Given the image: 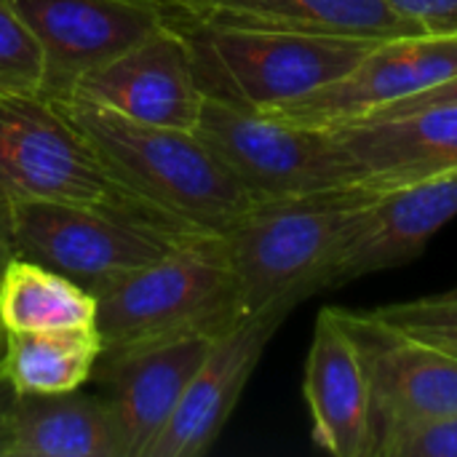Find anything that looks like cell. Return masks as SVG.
I'll use <instances>...</instances> for the list:
<instances>
[{
    "label": "cell",
    "mask_w": 457,
    "mask_h": 457,
    "mask_svg": "<svg viewBox=\"0 0 457 457\" xmlns=\"http://www.w3.org/2000/svg\"><path fill=\"white\" fill-rule=\"evenodd\" d=\"M372 313L386 324L402 329L404 335L423 340L457 359V287L450 292L383 305Z\"/></svg>",
    "instance_id": "obj_21"
},
{
    "label": "cell",
    "mask_w": 457,
    "mask_h": 457,
    "mask_svg": "<svg viewBox=\"0 0 457 457\" xmlns=\"http://www.w3.org/2000/svg\"><path fill=\"white\" fill-rule=\"evenodd\" d=\"M372 457H457V412L388 428L375 442Z\"/></svg>",
    "instance_id": "obj_23"
},
{
    "label": "cell",
    "mask_w": 457,
    "mask_h": 457,
    "mask_svg": "<svg viewBox=\"0 0 457 457\" xmlns=\"http://www.w3.org/2000/svg\"><path fill=\"white\" fill-rule=\"evenodd\" d=\"M43 54V96L64 99L78 80L171 21L145 0H13Z\"/></svg>",
    "instance_id": "obj_8"
},
{
    "label": "cell",
    "mask_w": 457,
    "mask_h": 457,
    "mask_svg": "<svg viewBox=\"0 0 457 457\" xmlns=\"http://www.w3.org/2000/svg\"><path fill=\"white\" fill-rule=\"evenodd\" d=\"M19 257L13 244V222H11V204L0 195V276L8 268V262Z\"/></svg>",
    "instance_id": "obj_26"
},
{
    "label": "cell",
    "mask_w": 457,
    "mask_h": 457,
    "mask_svg": "<svg viewBox=\"0 0 457 457\" xmlns=\"http://www.w3.org/2000/svg\"><path fill=\"white\" fill-rule=\"evenodd\" d=\"M3 353H5V329L0 327V378H3Z\"/></svg>",
    "instance_id": "obj_29"
},
{
    "label": "cell",
    "mask_w": 457,
    "mask_h": 457,
    "mask_svg": "<svg viewBox=\"0 0 457 457\" xmlns=\"http://www.w3.org/2000/svg\"><path fill=\"white\" fill-rule=\"evenodd\" d=\"M447 104H455L457 107V75L420 91V94H412L407 99H399L367 118H386V115H404V112H412V110H423V107H447ZM361 120V118H359Z\"/></svg>",
    "instance_id": "obj_25"
},
{
    "label": "cell",
    "mask_w": 457,
    "mask_h": 457,
    "mask_svg": "<svg viewBox=\"0 0 457 457\" xmlns=\"http://www.w3.org/2000/svg\"><path fill=\"white\" fill-rule=\"evenodd\" d=\"M0 94H43V54L13 0H0Z\"/></svg>",
    "instance_id": "obj_22"
},
{
    "label": "cell",
    "mask_w": 457,
    "mask_h": 457,
    "mask_svg": "<svg viewBox=\"0 0 457 457\" xmlns=\"http://www.w3.org/2000/svg\"><path fill=\"white\" fill-rule=\"evenodd\" d=\"M420 32H457V0H388Z\"/></svg>",
    "instance_id": "obj_24"
},
{
    "label": "cell",
    "mask_w": 457,
    "mask_h": 457,
    "mask_svg": "<svg viewBox=\"0 0 457 457\" xmlns=\"http://www.w3.org/2000/svg\"><path fill=\"white\" fill-rule=\"evenodd\" d=\"M99 356L96 327L5 332L3 378L13 394H70L91 380Z\"/></svg>",
    "instance_id": "obj_20"
},
{
    "label": "cell",
    "mask_w": 457,
    "mask_h": 457,
    "mask_svg": "<svg viewBox=\"0 0 457 457\" xmlns=\"http://www.w3.org/2000/svg\"><path fill=\"white\" fill-rule=\"evenodd\" d=\"M174 24L187 37L204 94L257 112L276 110L340 80L378 43L182 19H174Z\"/></svg>",
    "instance_id": "obj_4"
},
{
    "label": "cell",
    "mask_w": 457,
    "mask_h": 457,
    "mask_svg": "<svg viewBox=\"0 0 457 457\" xmlns=\"http://www.w3.org/2000/svg\"><path fill=\"white\" fill-rule=\"evenodd\" d=\"M0 195L8 204L51 201L150 212L112 179L91 142L43 94H0Z\"/></svg>",
    "instance_id": "obj_6"
},
{
    "label": "cell",
    "mask_w": 457,
    "mask_h": 457,
    "mask_svg": "<svg viewBox=\"0 0 457 457\" xmlns=\"http://www.w3.org/2000/svg\"><path fill=\"white\" fill-rule=\"evenodd\" d=\"M195 134L260 201L356 185L329 129L206 96Z\"/></svg>",
    "instance_id": "obj_7"
},
{
    "label": "cell",
    "mask_w": 457,
    "mask_h": 457,
    "mask_svg": "<svg viewBox=\"0 0 457 457\" xmlns=\"http://www.w3.org/2000/svg\"><path fill=\"white\" fill-rule=\"evenodd\" d=\"M364 364L372 404V450L394 426L457 412V359L386 324L372 311L337 308Z\"/></svg>",
    "instance_id": "obj_11"
},
{
    "label": "cell",
    "mask_w": 457,
    "mask_h": 457,
    "mask_svg": "<svg viewBox=\"0 0 457 457\" xmlns=\"http://www.w3.org/2000/svg\"><path fill=\"white\" fill-rule=\"evenodd\" d=\"M11 402H13V388L8 386L5 378H0V434H3V420H5V412H8Z\"/></svg>",
    "instance_id": "obj_27"
},
{
    "label": "cell",
    "mask_w": 457,
    "mask_h": 457,
    "mask_svg": "<svg viewBox=\"0 0 457 457\" xmlns=\"http://www.w3.org/2000/svg\"><path fill=\"white\" fill-rule=\"evenodd\" d=\"M453 217H457V169L380 193L348 233L324 292L412 262Z\"/></svg>",
    "instance_id": "obj_15"
},
{
    "label": "cell",
    "mask_w": 457,
    "mask_h": 457,
    "mask_svg": "<svg viewBox=\"0 0 457 457\" xmlns=\"http://www.w3.org/2000/svg\"><path fill=\"white\" fill-rule=\"evenodd\" d=\"M171 19L364 40L420 32L388 0H177Z\"/></svg>",
    "instance_id": "obj_17"
},
{
    "label": "cell",
    "mask_w": 457,
    "mask_h": 457,
    "mask_svg": "<svg viewBox=\"0 0 457 457\" xmlns=\"http://www.w3.org/2000/svg\"><path fill=\"white\" fill-rule=\"evenodd\" d=\"M378 195L348 185L257 201L222 236L244 313L295 311L308 297L321 295L348 233Z\"/></svg>",
    "instance_id": "obj_2"
},
{
    "label": "cell",
    "mask_w": 457,
    "mask_h": 457,
    "mask_svg": "<svg viewBox=\"0 0 457 457\" xmlns=\"http://www.w3.org/2000/svg\"><path fill=\"white\" fill-rule=\"evenodd\" d=\"M324 129L332 131L353 182L372 193H388L457 169L455 104Z\"/></svg>",
    "instance_id": "obj_14"
},
{
    "label": "cell",
    "mask_w": 457,
    "mask_h": 457,
    "mask_svg": "<svg viewBox=\"0 0 457 457\" xmlns=\"http://www.w3.org/2000/svg\"><path fill=\"white\" fill-rule=\"evenodd\" d=\"M0 457H129L120 428L96 394H13Z\"/></svg>",
    "instance_id": "obj_18"
},
{
    "label": "cell",
    "mask_w": 457,
    "mask_h": 457,
    "mask_svg": "<svg viewBox=\"0 0 457 457\" xmlns=\"http://www.w3.org/2000/svg\"><path fill=\"white\" fill-rule=\"evenodd\" d=\"M453 75H457V32L399 35L378 40L340 80L268 112L303 126H337L367 118Z\"/></svg>",
    "instance_id": "obj_9"
},
{
    "label": "cell",
    "mask_w": 457,
    "mask_h": 457,
    "mask_svg": "<svg viewBox=\"0 0 457 457\" xmlns=\"http://www.w3.org/2000/svg\"><path fill=\"white\" fill-rule=\"evenodd\" d=\"M209 335L102 353L91 380L99 383L129 457H147L171 415L177 412L209 345Z\"/></svg>",
    "instance_id": "obj_12"
},
{
    "label": "cell",
    "mask_w": 457,
    "mask_h": 457,
    "mask_svg": "<svg viewBox=\"0 0 457 457\" xmlns=\"http://www.w3.org/2000/svg\"><path fill=\"white\" fill-rule=\"evenodd\" d=\"M70 96L94 102L137 123L182 131H195L206 99L195 78L187 37L174 19L86 72Z\"/></svg>",
    "instance_id": "obj_10"
},
{
    "label": "cell",
    "mask_w": 457,
    "mask_h": 457,
    "mask_svg": "<svg viewBox=\"0 0 457 457\" xmlns=\"http://www.w3.org/2000/svg\"><path fill=\"white\" fill-rule=\"evenodd\" d=\"M244 316L222 236H193L158 262L96 292L102 353L187 335L217 337Z\"/></svg>",
    "instance_id": "obj_3"
},
{
    "label": "cell",
    "mask_w": 457,
    "mask_h": 457,
    "mask_svg": "<svg viewBox=\"0 0 457 457\" xmlns=\"http://www.w3.org/2000/svg\"><path fill=\"white\" fill-rule=\"evenodd\" d=\"M303 394L316 447L335 457H372L370 386L337 308L316 316Z\"/></svg>",
    "instance_id": "obj_16"
},
{
    "label": "cell",
    "mask_w": 457,
    "mask_h": 457,
    "mask_svg": "<svg viewBox=\"0 0 457 457\" xmlns=\"http://www.w3.org/2000/svg\"><path fill=\"white\" fill-rule=\"evenodd\" d=\"M289 313V308L249 313L212 340L177 412L147 457H201L209 453L230 420L268 343Z\"/></svg>",
    "instance_id": "obj_13"
},
{
    "label": "cell",
    "mask_w": 457,
    "mask_h": 457,
    "mask_svg": "<svg viewBox=\"0 0 457 457\" xmlns=\"http://www.w3.org/2000/svg\"><path fill=\"white\" fill-rule=\"evenodd\" d=\"M54 102L134 201L187 233L225 236L260 201L195 131L137 123L78 96Z\"/></svg>",
    "instance_id": "obj_1"
},
{
    "label": "cell",
    "mask_w": 457,
    "mask_h": 457,
    "mask_svg": "<svg viewBox=\"0 0 457 457\" xmlns=\"http://www.w3.org/2000/svg\"><path fill=\"white\" fill-rule=\"evenodd\" d=\"M145 3H155V5H161V8H166L169 13H171L174 5H177V0H145Z\"/></svg>",
    "instance_id": "obj_28"
},
{
    "label": "cell",
    "mask_w": 457,
    "mask_h": 457,
    "mask_svg": "<svg viewBox=\"0 0 457 457\" xmlns=\"http://www.w3.org/2000/svg\"><path fill=\"white\" fill-rule=\"evenodd\" d=\"M11 222L19 257L40 262L94 295L201 236L145 209L51 201L11 204Z\"/></svg>",
    "instance_id": "obj_5"
},
{
    "label": "cell",
    "mask_w": 457,
    "mask_h": 457,
    "mask_svg": "<svg viewBox=\"0 0 457 457\" xmlns=\"http://www.w3.org/2000/svg\"><path fill=\"white\" fill-rule=\"evenodd\" d=\"M0 327L5 332L96 327V295L40 262L13 257L0 276Z\"/></svg>",
    "instance_id": "obj_19"
}]
</instances>
